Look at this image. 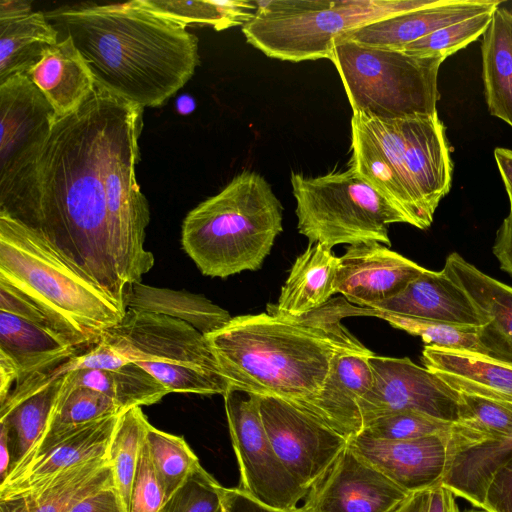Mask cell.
Listing matches in <instances>:
<instances>
[{"instance_id": "obj_26", "label": "cell", "mask_w": 512, "mask_h": 512, "mask_svg": "<svg viewBox=\"0 0 512 512\" xmlns=\"http://www.w3.org/2000/svg\"><path fill=\"white\" fill-rule=\"evenodd\" d=\"M422 362L458 392L512 403V367L485 356L426 345Z\"/></svg>"}, {"instance_id": "obj_55", "label": "cell", "mask_w": 512, "mask_h": 512, "mask_svg": "<svg viewBox=\"0 0 512 512\" xmlns=\"http://www.w3.org/2000/svg\"><path fill=\"white\" fill-rule=\"evenodd\" d=\"M175 108L179 114L188 115L196 108L195 99L189 94H182L177 98Z\"/></svg>"}, {"instance_id": "obj_24", "label": "cell", "mask_w": 512, "mask_h": 512, "mask_svg": "<svg viewBox=\"0 0 512 512\" xmlns=\"http://www.w3.org/2000/svg\"><path fill=\"white\" fill-rule=\"evenodd\" d=\"M26 75L50 103L57 118L78 110L96 89L91 70L70 37L46 48Z\"/></svg>"}, {"instance_id": "obj_54", "label": "cell", "mask_w": 512, "mask_h": 512, "mask_svg": "<svg viewBox=\"0 0 512 512\" xmlns=\"http://www.w3.org/2000/svg\"><path fill=\"white\" fill-rule=\"evenodd\" d=\"M32 11V5L29 1L23 0H1L0 16H8L23 12Z\"/></svg>"}, {"instance_id": "obj_48", "label": "cell", "mask_w": 512, "mask_h": 512, "mask_svg": "<svg viewBox=\"0 0 512 512\" xmlns=\"http://www.w3.org/2000/svg\"><path fill=\"white\" fill-rule=\"evenodd\" d=\"M217 512H298V508L294 511L275 509L258 502L237 487H224Z\"/></svg>"}, {"instance_id": "obj_39", "label": "cell", "mask_w": 512, "mask_h": 512, "mask_svg": "<svg viewBox=\"0 0 512 512\" xmlns=\"http://www.w3.org/2000/svg\"><path fill=\"white\" fill-rule=\"evenodd\" d=\"M368 316L386 320L391 326L419 336L427 345L485 356L478 338L479 327L406 317L368 308Z\"/></svg>"}, {"instance_id": "obj_6", "label": "cell", "mask_w": 512, "mask_h": 512, "mask_svg": "<svg viewBox=\"0 0 512 512\" xmlns=\"http://www.w3.org/2000/svg\"><path fill=\"white\" fill-rule=\"evenodd\" d=\"M436 0L256 1L242 26L246 41L283 61L329 59L334 40L377 20L431 5Z\"/></svg>"}, {"instance_id": "obj_2", "label": "cell", "mask_w": 512, "mask_h": 512, "mask_svg": "<svg viewBox=\"0 0 512 512\" xmlns=\"http://www.w3.org/2000/svg\"><path fill=\"white\" fill-rule=\"evenodd\" d=\"M45 15L59 39H72L97 89L142 108L163 105L200 64L197 36L145 0L64 5Z\"/></svg>"}, {"instance_id": "obj_56", "label": "cell", "mask_w": 512, "mask_h": 512, "mask_svg": "<svg viewBox=\"0 0 512 512\" xmlns=\"http://www.w3.org/2000/svg\"><path fill=\"white\" fill-rule=\"evenodd\" d=\"M464 512H490V511H488L486 509H483V508L474 507V508H471V509H467Z\"/></svg>"}, {"instance_id": "obj_5", "label": "cell", "mask_w": 512, "mask_h": 512, "mask_svg": "<svg viewBox=\"0 0 512 512\" xmlns=\"http://www.w3.org/2000/svg\"><path fill=\"white\" fill-rule=\"evenodd\" d=\"M282 212L265 178L244 170L186 215L182 247L206 276L257 270L283 230Z\"/></svg>"}, {"instance_id": "obj_25", "label": "cell", "mask_w": 512, "mask_h": 512, "mask_svg": "<svg viewBox=\"0 0 512 512\" xmlns=\"http://www.w3.org/2000/svg\"><path fill=\"white\" fill-rule=\"evenodd\" d=\"M81 351L57 331L0 310V354L17 369V384L53 370Z\"/></svg>"}, {"instance_id": "obj_30", "label": "cell", "mask_w": 512, "mask_h": 512, "mask_svg": "<svg viewBox=\"0 0 512 512\" xmlns=\"http://www.w3.org/2000/svg\"><path fill=\"white\" fill-rule=\"evenodd\" d=\"M126 309L182 320L205 336L224 327L232 318L228 311L203 295L141 282L130 286Z\"/></svg>"}, {"instance_id": "obj_36", "label": "cell", "mask_w": 512, "mask_h": 512, "mask_svg": "<svg viewBox=\"0 0 512 512\" xmlns=\"http://www.w3.org/2000/svg\"><path fill=\"white\" fill-rule=\"evenodd\" d=\"M148 423L141 407L125 410L119 416L109 444L108 460L114 487L126 512Z\"/></svg>"}, {"instance_id": "obj_9", "label": "cell", "mask_w": 512, "mask_h": 512, "mask_svg": "<svg viewBox=\"0 0 512 512\" xmlns=\"http://www.w3.org/2000/svg\"><path fill=\"white\" fill-rule=\"evenodd\" d=\"M297 228L309 243L328 248L338 244L377 241L391 245L388 227L407 223L406 216L353 167L317 177L291 173Z\"/></svg>"}, {"instance_id": "obj_37", "label": "cell", "mask_w": 512, "mask_h": 512, "mask_svg": "<svg viewBox=\"0 0 512 512\" xmlns=\"http://www.w3.org/2000/svg\"><path fill=\"white\" fill-rule=\"evenodd\" d=\"M154 10L188 26H211L221 31L233 26H244L257 10L256 1L239 0H145Z\"/></svg>"}, {"instance_id": "obj_23", "label": "cell", "mask_w": 512, "mask_h": 512, "mask_svg": "<svg viewBox=\"0 0 512 512\" xmlns=\"http://www.w3.org/2000/svg\"><path fill=\"white\" fill-rule=\"evenodd\" d=\"M371 309L457 325H484L468 295L444 270L436 272L427 269L399 295Z\"/></svg>"}, {"instance_id": "obj_49", "label": "cell", "mask_w": 512, "mask_h": 512, "mask_svg": "<svg viewBox=\"0 0 512 512\" xmlns=\"http://www.w3.org/2000/svg\"><path fill=\"white\" fill-rule=\"evenodd\" d=\"M68 512H126L115 487L101 489L73 506Z\"/></svg>"}, {"instance_id": "obj_21", "label": "cell", "mask_w": 512, "mask_h": 512, "mask_svg": "<svg viewBox=\"0 0 512 512\" xmlns=\"http://www.w3.org/2000/svg\"><path fill=\"white\" fill-rule=\"evenodd\" d=\"M443 270L468 295L484 321L478 338L485 357L512 367V287L456 252L447 257Z\"/></svg>"}, {"instance_id": "obj_1", "label": "cell", "mask_w": 512, "mask_h": 512, "mask_svg": "<svg viewBox=\"0 0 512 512\" xmlns=\"http://www.w3.org/2000/svg\"><path fill=\"white\" fill-rule=\"evenodd\" d=\"M143 109L95 89L57 118L15 203L0 211L38 234L126 311L154 265L150 211L136 178Z\"/></svg>"}, {"instance_id": "obj_4", "label": "cell", "mask_w": 512, "mask_h": 512, "mask_svg": "<svg viewBox=\"0 0 512 512\" xmlns=\"http://www.w3.org/2000/svg\"><path fill=\"white\" fill-rule=\"evenodd\" d=\"M0 282L36 304L59 333L80 350L97 343L126 312L38 234L3 212Z\"/></svg>"}, {"instance_id": "obj_28", "label": "cell", "mask_w": 512, "mask_h": 512, "mask_svg": "<svg viewBox=\"0 0 512 512\" xmlns=\"http://www.w3.org/2000/svg\"><path fill=\"white\" fill-rule=\"evenodd\" d=\"M339 257L321 243H309L290 269L277 304L267 312L288 317L305 315L327 303L335 291Z\"/></svg>"}, {"instance_id": "obj_51", "label": "cell", "mask_w": 512, "mask_h": 512, "mask_svg": "<svg viewBox=\"0 0 512 512\" xmlns=\"http://www.w3.org/2000/svg\"><path fill=\"white\" fill-rule=\"evenodd\" d=\"M494 157L509 200H512V150L498 147Z\"/></svg>"}, {"instance_id": "obj_34", "label": "cell", "mask_w": 512, "mask_h": 512, "mask_svg": "<svg viewBox=\"0 0 512 512\" xmlns=\"http://www.w3.org/2000/svg\"><path fill=\"white\" fill-rule=\"evenodd\" d=\"M511 431L512 403L459 392V419L450 434L449 460L463 450L503 438Z\"/></svg>"}, {"instance_id": "obj_43", "label": "cell", "mask_w": 512, "mask_h": 512, "mask_svg": "<svg viewBox=\"0 0 512 512\" xmlns=\"http://www.w3.org/2000/svg\"><path fill=\"white\" fill-rule=\"evenodd\" d=\"M224 487L202 466L165 502L162 512H217Z\"/></svg>"}, {"instance_id": "obj_20", "label": "cell", "mask_w": 512, "mask_h": 512, "mask_svg": "<svg viewBox=\"0 0 512 512\" xmlns=\"http://www.w3.org/2000/svg\"><path fill=\"white\" fill-rule=\"evenodd\" d=\"M370 352H343L332 362L321 389L297 406L347 439L361 433L360 401L373 381ZM296 406V405H295Z\"/></svg>"}, {"instance_id": "obj_22", "label": "cell", "mask_w": 512, "mask_h": 512, "mask_svg": "<svg viewBox=\"0 0 512 512\" xmlns=\"http://www.w3.org/2000/svg\"><path fill=\"white\" fill-rule=\"evenodd\" d=\"M499 0H436L433 4L395 14L353 29L334 40L402 50L406 45L448 25L495 11Z\"/></svg>"}, {"instance_id": "obj_53", "label": "cell", "mask_w": 512, "mask_h": 512, "mask_svg": "<svg viewBox=\"0 0 512 512\" xmlns=\"http://www.w3.org/2000/svg\"><path fill=\"white\" fill-rule=\"evenodd\" d=\"M12 469V448L8 430L0 423V480L7 478Z\"/></svg>"}, {"instance_id": "obj_19", "label": "cell", "mask_w": 512, "mask_h": 512, "mask_svg": "<svg viewBox=\"0 0 512 512\" xmlns=\"http://www.w3.org/2000/svg\"><path fill=\"white\" fill-rule=\"evenodd\" d=\"M403 155L413 185L430 216L448 194L453 164L438 113L398 119Z\"/></svg>"}, {"instance_id": "obj_14", "label": "cell", "mask_w": 512, "mask_h": 512, "mask_svg": "<svg viewBox=\"0 0 512 512\" xmlns=\"http://www.w3.org/2000/svg\"><path fill=\"white\" fill-rule=\"evenodd\" d=\"M260 413L279 460L307 492L347 446L346 437L283 399L260 396Z\"/></svg>"}, {"instance_id": "obj_8", "label": "cell", "mask_w": 512, "mask_h": 512, "mask_svg": "<svg viewBox=\"0 0 512 512\" xmlns=\"http://www.w3.org/2000/svg\"><path fill=\"white\" fill-rule=\"evenodd\" d=\"M100 339L169 393L223 396L231 388L206 336L182 320L126 309Z\"/></svg>"}, {"instance_id": "obj_16", "label": "cell", "mask_w": 512, "mask_h": 512, "mask_svg": "<svg viewBox=\"0 0 512 512\" xmlns=\"http://www.w3.org/2000/svg\"><path fill=\"white\" fill-rule=\"evenodd\" d=\"M408 494L346 446L298 512H391Z\"/></svg>"}, {"instance_id": "obj_15", "label": "cell", "mask_w": 512, "mask_h": 512, "mask_svg": "<svg viewBox=\"0 0 512 512\" xmlns=\"http://www.w3.org/2000/svg\"><path fill=\"white\" fill-rule=\"evenodd\" d=\"M120 415L76 424L47 427L24 458L0 483V500L32 491L79 463L108 456Z\"/></svg>"}, {"instance_id": "obj_45", "label": "cell", "mask_w": 512, "mask_h": 512, "mask_svg": "<svg viewBox=\"0 0 512 512\" xmlns=\"http://www.w3.org/2000/svg\"><path fill=\"white\" fill-rule=\"evenodd\" d=\"M391 512H460L455 494L442 482L410 492Z\"/></svg>"}, {"instance_id": "obj_7", "label": "cell", "mask_w": 512, "mask_h": 512, "mask_svg": "<svg viewBox=\"0 0 512 512\" xmlns=\"http://www.w3.org/2000/svg\"><path fill=\"white\" fill-rule=\"evenodd\" d=\"M329 60L353 114L394 120L437 113L441 58L341 41L334 43Z\"/></svg>"}, {"instance_id": "obj_40", "label": "cell", "mask_w": 512, "mask_h": 512, "mask_svg": "<svg viewBox=\"0 0 512 512\" xmlns=\"http://www.w3.org/2000/svg\"><path fill=\"white\" fill-rule=\"evenodd\" d=\"M123 412L104 393L84 386L69 387L62 382L48 427L82 424Z\"/></svg>"}, {"instance_id": "obj_50", "label": "cell", "mask_w": 512, "mask_h": 512, "mask_svg": "<svg viewBox=\"0 0 512 512\" xmlns=\"http://www.w3.org/2000/svg\"><path fill=\"white\" fill-rule=\"evenodd\" d=\"M510 211L497 231L493 254L500 263V268L512 276V200Z\"/></svg>"}, {"instance_id": "obj_18", "label": "cell", "mask_w": 512, "mask_h": 512, "mask_svg": "<svg viewBox=\"0 0 512 512\" xmlns=\"http://www.w3.org/2000/svg\"><path fill=\"white\" fill-rule=\"evenodd\" d=\"M450 435L415 440H380L358 434L347 446L407 492L442 482L449 462Z\"/></svg>"}, {"instance_id": "obj_27", "label": "cell", "mask_w": 512, "mask_h": 512, "mask_svg": "<svg viewBox=\"0 0 512 512\" xmlns=\"http://www.w3.org/2000/svg\"><path fill=\"white\" fill-rule=\"evenodd\" d=\"M114 486L108 456L79 463L35 490L0 500L3 512H68L87 496Z\"/></svg>"}, {"instance_id": "obj_33", "label": "cell", "mask_w": 512, "mask_h": 512, "mask_svg": "<svg viewBox=\"0 0 512 512\" xmlns=\"http://www.w3.org/2000/svg\"><path fill=\"white\" fill-rule=\"evenodd\" d=\"M63 383L104 393L123 411L155 404L169 393L154 377L132 362L115 370L70 371L64 374Z\"/></svg>"}, {"instance_id": "obj_38", "label": "cell", "mask_w": 512, "mask_h": 512, "mask_svg": "<svg viewBox=\"0 0 512 512\" xmlns=\"http://www.w3.org/2000/svg\"><path fill=\"white\" fill-rule=\"evenodd\" d=\"M145 437L151 460L168 499L201 464L181 436L164 432L148 423Z\"/></svg>"}, {"instance_id": "obj_29", "label": "cell", "mask_w": 512, "mask_h": 512, "mask_svg": "<svg viewBox=\"0 0 512 512\" xmlns=\"http://www.w3.org/2000/svg\"><path fill=\"white\" fill-rule=\"evenodd\" d=\"M482 78L491 115L512 127V13L498 7L482 35Z\"/></svg>"}, {"instance_id": "obj_42", "label": "cell", "mask_w": 512, "mask_h": 512, "mask_svg": "<svg viewBox=\"0 0 512 512\" xmlns=\"http://www.w3.org/2000/svg\"><path fill=\"white\" fill-rule=\"evenodd\" d=\"M454 423L414 411H400L367 423L360 434L380 440H415L434 435H450Z\"/></svg>"}, {"instance_id": "obj_41", "label": "cell", "mask_w": 512, "mask_h": 512, "mask_svg": "<svg viewBox=\"0 0 512 512\" xmlns=\"http://www.w3.org/2000/svg\"><path fill=\"white\" fill-rule=\"evenodd\" d=\"M493 13L494 11L479 14L442 27L406 45L401 51L445 60L482 36L489 26Z\"/></svg>"}, {"instance_id": "obj_11", "label": "cell", "mask_w": 512, "mask_h": 512, "mask_svg": "<svg viewBox=\"0 0 512 512\" xmlns=\"http://www.w3.org/2000/svg\"><path fill=\"white\" fill-rule=\"evenodd\" d=\"M56 119L26 74L0 83V211L19 197Z\"/></svg>"}, {"instance_id": "obj_44", "label": "cell", "mask_w": 512, "mask_h": 512, "mask_svg": "<svg viewBox=\"0 0 512 512\" xmlns=\"http://www.w3.org/2000/svg\"><path fill=\"white\" fill-rule=\"evenodd\" d=\"M166 501L167 497L151 460L145 437L132 485L128 512H162Z\"/></svg>"}, {"instance_id": "obj_12", "label": "cell", "mask_w": 512, "mask_h": 512, "mask_svg": "<svg viewBox=\"0 0 512 512\" xmlns=\"http://www.w3.org/2000/svg\"><path fill=\"white\" fill-rule=\"evenodd\" d=\"M350 166L388 198L410 225L427 229L426 211L409 175L398 119L379 120L354 113L351 119Z\"/></svg>"}, {"instance_id": "obj_52", "label": "cell", "mask_w": 512, "mask_h": 512, "mask_svg": "<svg viewBox=\"0 0 512 512\" xmlns=\"http://www.w3.org/2000/svg\"><path fill=\"white\" fill-rule=\"evenodd\" d=\"M18 372L14 364L5 356L0 354V404H2L10 394V388L13 382H17Z\"/></svg>"}, {"instance_id": "obj_3", "label": "cell", "mask_w": 512, "mask_h": 512, "mask_svg": "<svg viewBox=\"0 0 512 512\" xmlns=\"http://www.w3.org/2000/svg\"><path fill=\"white\" fill-rule=\"evenodd\" d=\"M347 316L367 310L340 297L299 317H232L206 338L231 388L299 406L321 389L338 354L370 352L341 324Z\"/></svg>"}, {"instance_id": "obj_17", "label": "cell", "mask_w": 512, "mask_h": 512, "mask_svg": "<svg viewBox=\"0 0 512 512\" xmlns=\"http://www.w3.org/2000/svg\"><path fill=\"white\" fill-rule=\"evenodd\" d=\"M427 269L377 241L349 245L339 257L335 291L362 308L399 295Z\"/></svg>"}, {"instance_id": "obj_46", "label": "cell", "mask_w": 512, "mask_h": 512, "mask_svg": "<svg viewBox=\"0 0 512 512\" xmlns=\"http://www.w3.org/2000/svg\"><path fill=\"white\" fill-rule=\"evenodd\" d=\"M128 363L130 362L125 357L100 339L97 343L56 367L55 372L62 376L75 370H115Z\"/></svg>"}, {"instance_id": "obj_57", "label": "cell", "mask_w": 512, "mask_h": 512, "mask_svg": "<svg viewBox=\"0 0 512 512\" xmlns=\"http://www.w3.org/2000/svg\"><path fill=\"white\" fill-rule=\"evenodd\" d=\"M0 512H3V511L0 510Z\"/></svg>"}, {"instance_id": "obj_10", "label": "cell", "mask_w": 512, "mask_h": 512, "mask_svg": "<svg viewBox=\"0 0 512 512\" xmlns=\"http://www.w3.org/2000/svg\"><path fill=\"white\" fill-rule=\"evenodd\" d=\"M223 397L240 472L237 488L266 506L296 510L307 491L286 470L269 441L260 413V396L230 388Z\"/></svg>"}, {"instance_id": "obj_32", "label": "cell", "mask_w": 512, "mask_h": 512, "mask_svg": "<svg viewBox=\"0 0 512 512\" xmlns=\"http://www.w3.org/2000/svg\"><path fill=\"white\" fill-rule=\"evenodd\" d=\"M512 457V431L509 435L482 443L454 455L442 483L456 497L481 508L487 485L494 472Z\"/></svg>"}, {"instance_id": "obj_13", "label": "cell", "mask_w": 512, "mask_h": 512, "mask_svg": "<svg viewBox=\"0 0 512 512\" xmlns=\"http://www.w3.org/2000/svg\"><path fill=\"white\" fill-rule=\"evenodd\" d=\"M373 381L360 401L363 427L400 411H414L446 422L459 419V392L409 358L370 357ZM363 430V429H362Z\"/></svg>"}, {"instance_id": "obj_47", "label": "cell", "mask_w": 512, "mask_h": 512, "mask_svg": "<svg viewBox=\"0 0 512 512\" xmlns=\"http://www.w3.org/2000/svg\"><path fill=\"white\" fill-rule=\"evenodd\" d=\"M481 508L490 512H512V457L492 475Z\"/></svg>"}, {"instance_id": "obj_35", "label": "cell", "mask_w": 512, "mask_h": 512, "mask_svg": "<svg viewBox=\"0 0 512 512\" xmlns=\"http://www.w3.org/2000/svg\"><path fill=\"white\" fill-rule=\"evenodd\" d=\"M63 376L54 379L10 409L0 412V423L6 426L11 442V471L46 431Z\"/></svg>"}, {"instance_id": "obj_31", "label": "cell", "mask_w": 512, "mask_h": 512, "mask_svg": "<svg viewBox=\"0 0 512 512\" xmlns=\"http://www.w3.org/2000/svg\"><path fill=\"white\" fill-rule=\"evenodd\" d=\"M59 34L41 11L0 16V83L27 74Z\"/></svg>"}]
</instances>
